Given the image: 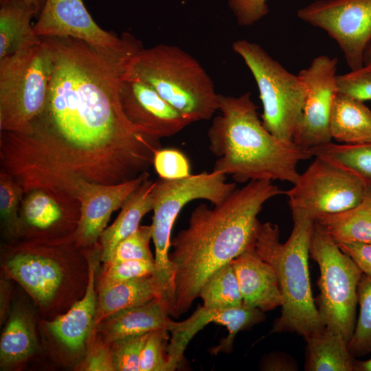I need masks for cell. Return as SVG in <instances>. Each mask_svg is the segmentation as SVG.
Here are the masks:
<instances>
[{
  "instance_id": "6da1fadb",
  "label": "cell",
  "mask_w": 371,
  "mask_h": 371,
  "mask_svg": "<svg viewBox=\"0 0 371 371\" xmlns=\"http://www.w3.org/2000/svg\"><path fill=\"white\" fill-rule=\"evenodd\" d=\"M53 57L47 102L24 133L4 132L1 155L26 189L69 192L78 182L115 185L148 171L160 139L125 117L120 85L143 46L108 54L73 38L43 37Z\"/></svg>"
},
{
  "instance_id": "7a4b0ae2",
  "label": "cell",
  "mask_w": 371,
  "mask_h": 371,
  "mask_svg": "<svg viewBox=\"0 0 371 371\" xmlns=\"http://www.w3.org/2000/svg\"><path fill=\"white\" fill-rule=\"evenodd\" d=\"M282 194L271 181H251L214 207L201 203L192 210L188 227L171 239L170 315L178 317L188 311L207 280L253 244L263 205Z\"/></svg>"
},
{
  "instance_id": "3957f363",
  "label": "cell",
  "mask_w": 371,
  "mask_h": 371,
  "mask_svg": "<svg viewBox=\"0 0 371 371\" xmlns=\"http://www.w3.org/2000/svg\"><path fill=\"white\" fill-rule=\"evenodd\" d=\"M257 109L250 92L219 94L221 113L207 131L209 148L217 157L212 171L230 175L238 183L280 180L294 184L300 175L297 164L313 155L268 131Z\"/></svg>"
},
{
  "instance_id": "277c9868",
  "label": "cell",
  "mask_w": 371,
  "mask_h": 371,
  "mask_svg": "<svg viewBox=\"0 0 371 371\" xmlns=\"http://www.w3.org/2000/svg\"><path fill=\"white\" fill-rule=\"evenodd\" d=\"M291 212L293 227L285 243L280 241L277 225L259 221L253 247L273 267L283 297L281 315L270 333H295L306 339L326 329L313 297L308 271L315 220L302 212Z\"/></svg>"
},
{
  "instance_id": "5b68a950",
  "label": "cell",
  "mask_w": 371,
  "mask_h": 371,
  "mask_svg": "<svg viewBox=\"0 0 371 371\" xmlns=\"http://www.w3.org/2000/svg\"><path fill=\"white\" fill-rule=\"evenodd\" d=\"M126 75L152 87L192 123L208 120L219 109V94L200 63L174 45L142 47L131 59Z\"/></svg>"
},
{
  "instance_id": "8992f818",
  "label": "cell",
  "mask_w": 371,
  "mask_h": 371,
  "mask_svg": "<svg viewBox=\"0 0 371 371\" xmlns=\"http://www.w3.org/2000/svg\"><path fill=\"white\" fill-rule=\"evenodd\" d=\"M236 188V183L227 182L220 172H201L177 179L160 178L155 181L152 240L155 246L156 278L162 299L171 305L174 272L169 259L171 231L175 221L188 203L203 199L213 205L221 203Z\"/></svg>"
},
{
  "instance_id": "52a82bcc",
  "label": "cell",
  "mask_w": 371,
  "mask_h": 371,
  "mask_svg": "<svg viewBox=\"0 0 371 371\" xmlns=\"http://www.w3.org/2000/svg\"><path fill=\"white\" fill-rule=\"evenodd\" d=\"M0 59V131L24 133L47 102L53 57L47 40Z\"/></svg>"
},
{
  "instance_id": "ba28073f",
  "label": "cell",
  "mask_w": 371,
  "mask_h": 371,
  "mask_svg": "<svg viewBox=\"0 0 371 371\" xmlns=\"http://www.w3.org/2000/svg\"><path fill=\"white\" fill-rule=\"evenodd\" d=\"M309 254L319 269L317 309L322 322L326 329L341 334L349 342L356 324L357 289L363 273L316 221Z\"/></svg>"
},
{
  "instance_id": "9c48e42d",
  "label": "cell",
  "mask_w": 371,
  "mask_h": 371,
  "mask_svg": "<svg viewBox=\"0 0 371 371\" xmlns=\"http://www.w3.org/2000/svg\"><path fill=\"white\" fill-rule=\"evenodd\" d=\"M232 49L243 58L257 84L263 126L277 137L293 142L306 98L304 82L256 43L237 40Z\"/></svg>"
},
{
  "instance_id": "30bf717a",
  "label": "cell",
  "mask_w": 371,
  "mask_h": 371,
  "mask_svg": "<svg viewBox=\"0 0 371 371\" xmlns=\"http://www.w3.org/2000/svg\"><path fill=\"white\" fill-rule=\"evenodd\" d=\"M293 185L284 191L291 211L306 213L315 221L355 207L370 189L351 172L316 157Z\"/></svg>"
},
{
  "instance_id": "8fae6325",
  "label": "cell",
  "mask_w": 371,
  "mask_h": 371,
  "mask_svg": "<svg viewBox=\"0 0 371 371\" xmlns=\"http://www.w3.org/2000/svg\"><path fill=\"white\" fill-rule=\"evenodd\" d=\"M297 15L336 41L351 70L363 66V53L371 41V0H317Z\"/></svg>"
},
{
  "instance_id": "7c38bea8",
  "label": "cell",
  "mask_w": 371,
  "mask_h": 371,
  "mask_svg": "<svg viewBox=\"0 0 371 371\" xmlns=\"http://www.w3.org/2000/svg\"><path fill=\"white\" fill-rule=\"evenodd\" d=\"M80 216V202L56 188L37 187L24 192L19 210L21 238L54 242L74 236ZM20 238V239H21Z\"/></svg>"
},
{
  "instance_id": "4fadbf2b",
  "label": "cell",
  "mask_w": 371,
  "mask_h": 371,
  "mask_svg": "<svg viewBox=\"0 0 371 371\" xmlns=\"http://www.w3.org/2000/svg\"><path fill=\"white\" fill-rule=\"evenodd\" d=\"M337 58L322 55L298 74L307 93L293 142L304 149L310 150L332 140L330 120L337 93Z\"/></svg>"
},
{
  "instance_id": "5bb4252c",
  "label": "cell",
  "mask_w": 371,
  "mask_h": 371,
  "mask_svg": "<svg viewBox=\"0 0 371 371\" xmlns=\"http://www.w3.org/2000/svg\"><path fill=\"white\" fill-rule=\"evenodd\" d=\"M34 29L40 37L76 38L108 54L122 52L137 41L128 32L118 36L102 29L82 0H46Z\"/></svg>"
},
{
  "instance_id": "9a60e30c",
  "label": "cell",
  "mask_w": 371,
  "mask_h": 371,
  "mask_svg": "<svg viewBox=\"0 0 371 371\" xmlns=\"http://www.w3.org/2000/svg\"><path fill=\"white\" fill-rule=\"evenodd\" d=\"M60 241L23 240L5 263L10 276L42 306L54 299L65 279L64 269L54 254Z\"/></svg>"
},
{
  "instance_id": "2e32d148",
  "label": "cell",
  "mask_w": 371,
  "mask_h": 371,
  "mask_svg": "<svg viewBox=\"0 0 371 371\" xmlns=\"http://www.w3.org/2000/svg\"><path fill=\"white\" fill-rule=\"evenodd\" d=\"M120 100L131 124L159 139L173 136L192 124L152 87L126 75V71L120 85Z\"/></svg>"
},
{
  "instance_id": "e0dca14e",
  "label": "cell",
  "mask_w": 371,
  "mask_h": 371,
  "mask_svg": "<svg viewBox=\"0 0 371 371\" xmlns=\"http://www.w3.org/2000/svg\"><path fill=\"white\" fill-rule=\"evenodd\" d=\"M148 178L150 174L146 171L115 185L78 183L75 196L80 202V216L74 234L76 246L85 248L97 244L112 213L121 208L129 195Z\"/></svg>"
},
{
  "instance_id": "ac0fdd59",
  "label": "cell",
  "mask_w": 371,
  "mask_h": 371,
  "mask_svg": "<svg viewBox=\"0 0 371 371\" xmlns=\"http://www.w3.org/2000/svg\"><path fill=\"white\" fill-rule=\"evenodd\" d=\"M231 264L244 305L263 312L282 306L283 297L276 274L273 267L257 255L253 244Z\"/></svg>"
},
{
  "instance_id": "d6986e66",
  "label": "cell",
  "mask_w": 371,
  "mask_h": 371,
  "mask_svg": "<svg viewBox=\"0 0 371 371\" xmlns=\"http://www.w3.org/2000/svg\"><path fill=\"white\" fill-rule=\"evenodd\" d=\"M169 306L162 299L154 300L120 311L94 326L95 331L107 344L129 335L165 329L169 332L175 322L169 317Z\"/></svg>"
},
{
  "instance_id": "ffe728a7",
  "label": "cell",
  "mask_w": 371,
  "mask_h": 371,
  "mask_svg": "<svg viewBox=\"0 0 371 371\" xmlns=\"http://www.w3.org/2000/svg\"><path fill=\"white\" fill-rule=\"evenodd\" d=\"M97 262L89 260L88 282L83 297L75 303L65 314L46 322L48 330L68 349H81L94 326L97 311L95 291V273Z\"/></svg>"
},
{
  "instance_id": "44dd1931",
  "label": "cell",
  "mask_w": 371,
  "mask_h": 371,
  "mask_svg": "<svg viewBox=\"0 0 371 371\" xmlns=\"http://www.w3.org/2000/svg\"><path fill=\"white\" fill-rule=\"evenodd\" d=\"M155 181L146 179L127 198L115 221L102 233L99 245L100 260L107 265L117 245L135 232L142 218L153 210Z\"/></svg>"
},
{
  "instance_id": "7402d4cb",
  "label": "cell",
  "mask_w": 371,
  "mask_h": 371,
  "mask_svg": "<svg viewBox=\"0 0 371 371\" xmlns=\"http://www.w3.org/2000/svg\"><path fill=\"white\" fill-rule=\"evenodd\" d=\"M161 298V291L153 275L100 286L94 326L125 308Z\"/></svg>"
},
{
  "instance_id": "603a6c76",
  "label": "cell",
  "mask_w": 371,
  "mask_h": 371,
  "mask_svg": "<svg viewBox=\"0 0 371 371\" xmlns=\"http://www.w3.org/2000/svg\"><path fill=\"white\" fill-rule=\"evenodd\" d=\"M330 131L332 139L343 144L371 143V110L363 101L337 92L332 107Z\"/></svg>"
},
{
  "instance_id": "cb8c5ba5",
  "label": "cell",
  "mask_w": 371,
  "mask_h": 371,
  "mask_svg": "<svg viewBox=\"0 0 371 371\" xmlns=\"http://www.w3.org/2000/svg\"><path fill=\"white\" fill-rule=\"evenodd\" d=\"M34 16L25 0H0V59L42 41L31 24Z\"/></svg>"
},
{
  "instance_id": "d4e9b609",
  "label": "cell",
  "mask_w": 371,
  "mask_h": 371,
  "mask_svg": "<svg viewBox=\"0 0 371 371\" xmlns=\"http://www.w3.org/2000/svg\"><path fill=\"white\" fill-rule=\"evenodd\" d=\"M305 340L304 370L355 371L356 360L341 334L325 329Z\"/></svg>"
},
{
  "instance_id": "484cf974",
  "label": "cell",
  "mask_w": 371,
  "mask_h": 371,
  "mask_svg": "<svg viewBox=\"0 0 371 371\" xmlns=\"http://www.w3.org/2000/svg\"><path fill=\"white\" fill-rule=\"evenodd\" d=\"M336 243L371 244V189L364 200L348 210L317 218Z\"/></svg>"
},
{
  "instance_id": "4316f807",
  "label": "cell",
  "mask_w": 371,
  "mask_h": 371,
  "mask_svg": "<svg viewBox=\"0 0 371 371\" xmlns=\"http://www.w3.org/2000/svg\"><path fill=\"white\" fill-rule=\"evenodd\" d=\"M36 348V334L31 319L21 312L12 314L1 337V367L12 366L27 359Z\"/></svg>"
},
{
  "instance_id": "83f0119b",
  "label": "cell",
  "mask_w": 371,
  "mask_h": 371,
  "mask_svg": "<svg viewBox=\"0 0 371 371\" xmlns=\"http://www.w3.org/2000/svg\"><path fill=\"white\" fill-rule=\"evenodd\" d=\"M309 150L313 157L324 159L358 176L371 188V143L348 145L330 142Z\"/></svg>"
},
{
  "instance_id": "f1b7e54d",
  "label": "cell",
  "mask_w": 371,
  "mask_h": 371,
  "mask_svg": "<svg viewBox=\"0 0 371 371\" xmlns=\"http://www.w3.org/2000/svg\"><path fill=\"white\" fill-rule=\"evenodd\" d=\"M199 297L203 306L227 309L243 305V298L234 268L230 263L213 273L202 286Z\"/></svg>"
},
{
  "instance_id": "f546056e",
  "label": "cell",
  "mask_w": 371,
  "mask_h": 371,
  "mask_svg": "<svg viewBox=\"0 0 371 371\" xmlns=\"http://www.w3.org/2000/svg\"><path fill=\"white\" fill-rule=\"evenodd\" d=\"M210 309V323L221 324L226 327L228 335L220 344L212 348L211 353L229 352L233 348L234 339L238 332L250 328L263 322L264 312L258 308L243 305L227 309Z\"/></svg>"
},
{
  "instance_id": "4dcf8cb0",
  "label": "cell",
  "mask_w": 371,
  "mask_h": 371,
  "mask_svg": "<svg viewBox=\"0 0 371 371\" xmlns=\"http://www.w3.org/2000/svg\"><path fill=\"white\" fill-rule=\"evenodd\" d=\"M24 194L22 185L3 168H0V216L5 238L13 241L21 238L19 210Z\"/></svg>"
},
{
  "instance_id": "1f68e13d",
  "label": "cell",
  "mask_w": 371,
  "mask_h": 371,
  "mask_svg": "<svg viewBox=\"0 0 371 371\" xmlns=\"http://www.w3.org/2000/svg\"><path fill=\"white\" fill-rule=\"evenodd\" d=\"M359 313L348 348L354 357L371 353V277L364 274L357 289Z\"/></svg>"
},
{
  "instance_id": "d6a6232c",
  "label": "cell",
  "mask_w": 371,
  "mask_h": 371,
  "mask_svg": "<svg viewBox=\"0 0 371 371\" xmlns=\"http://www.w3.org/2000/svg\"><path fill=\"white\" fill-rule=\"evenodd\" d=\"M168 332L161 329L149 333L141 352L139 371H171L168 354Z\"/></svg>"
},
{
  "instance_id": "836d02e7",
  "label": "cell",
  "mask_w": 371,
  "mask_h": 371,
  "mask_svg": "<svg viewBox=\"0 0 371 371\" xmlns=\"http://www.w3.org/2000/svg\"><path fill=\"white\" fill-rule=\"evenodd\" d=\"M151 238V225H140L135 232L117 245L107 265L131 260L155 261L149 248Z\"/></svg>"
},
{
  "instance_id": "e575fe53",
  "label": "cell",
  "mask_w": 371,
  "mask_h": 371,
  "mask_svg": "<svg viewBox=\"0 0 371 371\" xmlns=\"http://www.w3.org/2000/svg\"><path fill=\"white\" fill-rule=\"evenodd\" d=\"M148 334L126 336L109 344L115 371H139L140 355Z\"/></svg>"
},
{
  "instance_id": "d590c367",
  "label": "cell",
  "mask_w": 371,
  "mask_h": 371,
  "mask_svg": "<svg viewBox=\"0 0 371 371\" xmlns=\"http://www.w3.org/2000/svg\"><path fill=\"white\" fill-rule=\"evenodd\" d=\"M153 165L162 179H177L191 175L188 159L176 148L157 150L154 155Z\"/></svg>"
},
{
  "instance_id": "8d00e7d4",
  "label": "cell",
  "mask_w": 371,
  "mask_h": 371,
  "mask_svg": "<svg viewBox=\"0 0 371 371\" xmlns=\"http://www.w3.org/2000/svg\"><path fill=\"white\" fill-rule=\"evenodd\" d=\"M100 285L154 275L155 261L144 260H125L106 265Z\"/></svg>"
},
{
  "instance_id": "74e56055",
  "label": "cell",
  "mask_w": 371,
  "mask_h": 371,
  "mask_svg": "<svg viewBox=\"0 0 371 371\" xmlns=\"http://www.w3.org/2000/svg\"><path fill=\"white\" fill-rule=\"evenodd\" d=\"M337 92L361 101L371 100V67L337 76Z\"/></svg>"
},
{
  "instance_id": "f35d334b",
  "label": "cell",
  "mask_w": 371,
  "mask_h": 371,
  "mask_svg": "<svg viewBox=\"0 0 371 371\" xmlns=\"http://www.w3.org/2000/svg\"><path fill=\"white\" fill-rule=\"evenodd\" d=\"M229 8L240 26H250L269 12L268 0H227Z\"/></svg>"
},
{
  "instance_id": "ab89813d",
  "label": "cell",
  "mask_w": 371,
  "mask_h": 371,
  "mask_svg": "<svg viewBox=\"0 0 371 371\" xmlns=\"http://www.w3.org/2000/svg\"><path fill=\"white\" fill-rule=\"evenodd\" d=\"M79 370L85 371H115L110 344L102 338L95 339Z\"/></svg>"
},
{
  "instance_id": "60d3db41",
  "label": "cell",
  "mask_w": 371,
  "mask_h": 371,
  "mask_svg": "<svg viewBox=\"0 0 371 371\" xmlns=\"http://www.w3.org/2000/svg\"><path fill=\"white\" fill-rule=\"evenodd\" d=\"M336 243L353 260L363 274L371 277V244L357 242Z\"/></svg>"
},
{
  "instance_id": "b9f144b4",
  "label": "cell",
  "mask_w": 371,
  "mask_h": 371,
  "mask_svg": "<svg viewBox=\"0 0 371 371\" xmlns=\"http://www.w3.org/2000/svg\"><path fill=\"white\" fill-rule=\"evenodd\" d=\"M260 368L267 371H296L297 363L290 355L274 352L266 355L260 363Z\"/></svg>"
},
{
  "instance_id": "7bdbcfd3",
  "label": "cell",
  "mask_w": 371,
  "mask_h": 371,
  "mask_svg": "<svg viewBox=\"0 0 371 371\" xmlns=\"http://www.w3.org/2000/svg\"><path fill=\"white\" fill-rule=\"evenodd\" d=\"M32 8L36 16H38L46 0H25Z\"/></svg>"
},
{
  "instance_id": "ee69618b",
  "label": "cell",
  "mask_w": 371,
  "mask_h": 371,
  "mask_svg": "<svg viewBox=\"0 0 371 371\" xmlns=\"http://www.w3.org/2000/svg\"><path fill=\"white\" fill-rule=\"evenodd\" d=\"M355 371H371V358L366 361H356Z\"/></svg>"
},
{
  "instance_id": "f6af8a7d",
  "label": "cell",
  "mask_w": 371,
  "mask_h": 371,
  "mask_svg": "<svg viewBox=\"0 0 371 371\" xmlns=\"http://www.w3.org/2000/svg\"><path fill=\"white\" fill-rule=\"evenodd\" d=\"M363 65L371 67V41L366 47L363 57Z\"/></svg>"
},
{
  "instance_id": "bcb514c9",
  "label": "cell",
  "mask_w": 371,
  "mask_h": 371,
  "mask_svg": "<svg viewBox=\"0 0 371 371\" xmlns=\"http://www.w3.org/2000/svg\"><path fill=\"white\" fill-rule=\"evenodd\" d=\"M371 189V188H370Z\"/></svg>"
}]
</instances>
